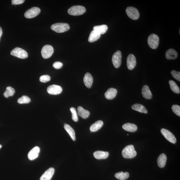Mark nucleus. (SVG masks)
<instances>
[{
    "instance_id": "nucleus-1",
    "label": "nucleus",
    "mask_w": 180,
    "mask_h": 180,
    "mask_svg": "<svg viewBox=\"0 0 180 180\" xmlns=\"http://www.w3.org/2000/svg\"><path fill=\"white\" fill-rule=\"evenodd\" d=\"M122 156L126 158H132L137 155L134 147L132 145L126 147L122 151Z\"/></svg>"
},
{
    "instance_id": "nucleus-2",
    "label": "nucleus",
    "mask_w": 180,
    "mask_h": 180,
    "mask_svg": "<svg viewBox=\"0 0 180 180\" xmlns=\"http://www.w3.org/2000/svg\"><path fill=\"white\" fill-rule=\"evenodd\" d=\"M51 29L57 33H61L68 31L70 29V26L66 23H59L52 25Z\"/></svg>"
},
{
    "instance_id": "nucleus-3",
    "label": "nucleus",
    "mask_w": 180,
    "mask_h": 180,
    "mask_svg": "<svg viewBox=\"0 0 180 180\" xmlns=\"http://www.w3.org/2000/svg\"><path fill=\"white\" fill-rule=\"evenodd\" d=\"M86 8L80 6H74L71 7L68 10L69 15L73 16L82 15L86 12Z\"/></svg>"
},
{
    "instance_id": "nucleus-4",
    "label": "nucleus",
    "mask_w": 180,
    "mask_h": 180,
    "mask_svg": "<svg viewBox=\"0 0 180 180\" xmlns=\"http://www.w3.org/2000/svg\"><path fill=\"white\" fill-rule=\"evenodd\" d=\"M158 36L154 34H151L148 38L147 42L149 47L153 49L157 48L159 43Z\"/></svg>"
},
{
    "instance_id": "nucleus-5",
    "label": "nucleus",
    "mask_w": 180,
    "mask_h": 180,
    "mask_svg": "<svg viewBox=\"0 0 180 180\" xmlns=\"http://www.w3.org/2000/svg\"><path fill=\"white\" fill-rule=\"evenodd\" d=\"M10 54L13 56L21 59H25L28 57V54L26 51L19 47L14 48L11 51Z\"/></svg>"
},
{
    "instance_id": "nucleus-6",
    "label": "nucleus",
    "mask_w": 180,
    "mask_h": 180,
    "mask_svg": "<svg viewBox=\"0 0 180 180\" xmlns=\"http://www.w3.org/2000/svg\"><path fill=\"white\" fill-rule=\"evenodd\" d=\"M126 12L129 17L131 19L136 20L139 17V11L137 8L133 7H128L126 9Z\"/></svg>"
},
{
    "instance_id": "nucleus-7",
    "label": "nucleus",
    "mask_w": 180,
    "mask_h": 180,
    "mask_svg": "<svg viewBox=\"0 0 180 180\" xmlns=\"http://www.w3.org/2000/svg\"><path fill=\"white\" fill-rule=\"evenodd\" d=\"M54 52V48L52 46L47 45L44 46L42 48L41 54L44 59H47L52 56Z\"/></svg>"
},
{
    "instance_id": "nucleus-8",
    "label": "nucleus",
    "mask_w": 180,
    "mask_h": 180,
    "mask_svg": "<svg viewBox=\"0 0 180 180\" xmlns=\"http://www.w3.org/2000/svg\"><path fill=\"white\" fill-rule=\"evenodd\" d=\"M122 54L120 51H117L115 52L112 57V63L114 67L118 68L121 63Z\"/></svg>"
},
{
    "instance_id": "nucleus-9",
    "label": "nucleus",
    "mask_w": 180,
    "mask_h": 180,
    "mask_svg": "<svg viewBox=\"0 0 180 180\" xmlns=\"http://www.w3.org/2000/svg\"><path fill=\"white\" fill-rule=\"evenodd\" d=\"M161 132L166 139L170 142L175 144L176 142V138L174 135L167 129L162 128L161 129Z\"/></svg>"
},
{
    "instance_id": "nucleus-10",
    "label": "nucleus",
    "mask_w": 180,
    "mask_h": 180,
    "mask_svg": "<svg viewBox=\"0 0 180 180\" xmlns=\"http://www.w3.org/2000/svg\"><path fill=\"white\" fill-rule=\"evenodd\" d=\"M40 12V9L35 7L29 9L26 11L24 14V16L27 18H33L37 16Z\"/></svg>"
},
{
    "instance_id": "nucleus-11",
    "label": "nucleus",
    "mask_w": 180,
    "mask_h": 180,
    "mask_svg": "<svg viewBox=\"0 0 180 180\" xmlns=\"http://www.w3.org/2000/svg\"><path fill=\"white\" fill-rule=\"evenodd\" d=\"M63 91L62 87L58 85H52L48 87L47 91L48 93L52 95H57L61 93Z\"/></svg>"
},
{
    "instance_id": "nucleus-12",
    "label": "nucleus",
    "mask_w": 180,
    "mask_h": 180,
    "mask_svg": "<svg viewBox=\"0 0 180 180\" xmlns=\"http://www.w3.org/2000/svg\"><path fill=\"white\" fill-rule=\"evenodd\" d=\"M137 64V61L134 55L129 54L127 59V66L128 70H131L135 68Z\"/></svg>"
},
{
    "instance_id": "nucleus-13",
    "label": "nucleus",
    "mask_w": 180,
    "mask_h": 180,
    "mask_svg": "<svg viewBox=\"0 0 180 180\" xmlns=\"http://www.w3.org/2000/svg\"><path fill=\"white\" fill-rule=\"evenodd\" d=\"M40 152V148L36 147L32 149L28 154V157L29 160H33L37 158Z\"/></svg>"
},
{
    "instance_id": "nucleus-14",
    "label": "nucleus",
    "mask_w": 180,
    "mask_h": 180,
    "mask_svg": "<svg viewBox=\"0 0 180 180\" xmlns=\"http://www.w3.org/2000/svg\"><path fill=\"white\" fill-rule=\"evenodd\" d=\"M54 168H50L42 175L40 180H50L54 174Z\"/></svg>"
},
{
    "instance_id": "nucleus-15",
    "label": "nucleus",
    "mask_w": 180,
    "mask_h": 180,
    "mask_svg": "<svg viewBox=\"0 0 180 180\" xmlns=\"http://www.w3.org/2000/svg\"><path fill=\"white\" fill-rule=\"evenodd\" d=\"M84 84L88 88H91L93 82V78L89 73H87L84 75Z\"/></svg>"
},
{
    "instance_id": "nucleus-16",
    "label": "nucleus",
    "mask_w": 180,
    "mask_h": 180,
    "mask_svg": "<svg viewBox=\"0 0 180 180\" xmlns=\"http://www.w3.org/2000/svg\"><path fill=\"white\" fill-rule=\"evenodd\" d=\"M117 93V90L113 88L108 89L105 93V96L108 100H112L116 96Z\"/></svg>"
},
{
    "instance_id": "nucleus-17",
    "label": "nucleus",
    "mask_w": 180,
    "mask_h": 180,
    "mask_svg": "<svg viewBox=\"0 0 180 180\" xmlns=\"http://www.w3.org/2000/svg\"><path fill=\"white\" fill-rule=\"evenodd\" d=\"M142 96L144 98L149 100L152 98L153 95L149 87L147 85H144L142 87Z\"/></svg>"
},
{
    "instance_id": "nucleus-18",
    "label": "nucleus",
    "mask_w": 180,
    "mask_h": 180,
    "mask_svg": "<svg viewBox=\"0 0 180 180\" xmlns=\"http://www.w3.org/2000/svg\"><path fill=\"white\" fill-rule=\"evenodd\" d=\"M177 56V52L174 49L168 50L166 52L165 57L168 60L176 59Z\"/></svg>"
},
{
    "instance_id": "nucleus-19",
    "label": "nucleus",
    "mask_w": 180,
    "mask_h": 180,
    "mask_svg": "<svg viewBox=\"0 0 180 180\" xmlns=\"http://www.w3.org/2000/svg\"><path fill=\"white\" fill-rule=\"evenodd\" d=\"M109 154L108 152L97 151L94 152L93 156L96 159L100 160L107 158L109 156Z\"/></svg>"
},
{
    "instance_id": "nucleus-20",
    "label": "nucleus",
    "mask_w": 180,
    "mask_h": 180,
    "mask_svg": "<svg viewBox=\"0 0 180 180\" xmlns=\"http://www.w3.org/2000/svg\"><path fill=\"white\" fill-rule=\"evenodd\" d=\"M123 128L124 130L130 132H135L137 130V126L135 124L130 123L123 124Z\"/></svg>"
},
{
    "instance_id": "nucleus-21",
    "label": "nucleus",
    "mask_w": 180,
    "mask_h": 180,
    "mask_svg": "<svg viewBox=\"0 0 180 180\" xmlns=\"http://www.w3.org/2000/svg\"><path fill=\"white\" fill-rule=\"evenodd\" d=\"M108 29V27L107 25H102L94 27L93 30L98 33L101 34H103L107 32Z\"/></svg>"
},
{
    "instance_id": "nucleus-22",
    "label": "nucleus",
    "mask_w": 180,
    "mask_h": 180,
    "mask_svg": "<svg viewBox=\"0 0 180 180\" xmlns=\"http://www.w3.org/2000/svg\"><path fill=\"white\" fill-rule=\"evenodd\" d=\"M77 110L78 115L83 119H86L89 116L90 113L89 111L84 109L80 106L78 107Z\"/></svg>"
},
{
    "instance_id": "nucleus-23",
    "label": "nucleus",
    "mask_w": 180,
    "mask_h": 180,
    "mask_svg": "<svg viewBox=\"0 0 180 180\" xmlns=\"http://www.w3.org/2000/svg\"><path fill=\"white\" fill-rule=\"evenodd\" d=\"M103 124V122L101 121H98L92 124L90 128V130L91 132H94L100 130L102 127Z\"/></svg>"
},
{
    "instance_id": "nucleus-24",
    "label": "nucleus",
    "mask_w": 180,
    "mask_h": 180,
    "mask_svg": "<svg viewBox=\"0 0 180 180\" xmlns=\"http://www.w3.org/2000/svg\"><path fill=\"white\" fill-rule=\"evenodd\" d=\"M167 160V157L164 153H162L159 156L158 158L157 163L159 167L163 168L165 165Z\"/></svg>"
},
{
    "instance_id": "nucleus-25",
    "label": "nucleus",
    "mask_w": 180,
    "mask_h": 180,
    "mask_svg": "<svg viewBox=\"0 0 180 180\" xmlns=\"http://www.w3.org/2000/svg\"><path fill=\"white\" fill-rule=\"evenodd\" d=\"M131 108L133 110L138 112L144 113V114H147V110L146 108L144 106L140 104H135L132 106Z\"/></svg>"
},
{
    "instance_id": "nucleus-26",
    "label": "nucleus",
    "mask_w": 180,
    "mask_h": 180,
    "mask_svg": "<svg viewBox=\"0 0 180 180\" xmlns=\"http://www.w3.org/2000/svg\"><path fill=\"white\" fill-rule=\"evenodd\" d=\"M101 35L100 34L93 30L90 34L88 41L89 42L91 43L95 42L100 38Z\"/></svg>"
},
{
    "instance_id": "nucleus-27",
    "label": "nucleus",
    "mask_w": 180,
    "mask_h": 180,
    "mask_svg": "<svg viewBox=\"0 0 180 180\" xmlns=\"http://www.w3.org/2000/svg\"><path fill=\"white\" fill-rule=\"evenodd\" d=\"M64 128L70 135L73 141H75L76 140L75 132L73 129L68 124H65L64 126Z\"/></svg>"
},
{
    "instance_id": "nucleus-28",
    "label": "nucleus",
    "mask_w": 180,
    "mask_h": 180,
    "mask_svg": "<svg viewBox=\"0 0 180 180\" xmlns=\"http://www.w3.org/2000/svg\"><path fill=\"white\" fill-rule=\"evenodd\" d=\"M115 177L120 180H124L128 178L129 174L128 172H121L116 173L115 175Z\"/></svg>"
},
{
    "instance_id": "nucleus-29",
    "label": "nucleus",
    "mask_w": 180,
    "mask_h": 180,
    "mask_svg": "<svg viewBox=\"0 0 180 180\" xmlns=\"http://www.w3.org/2000/svg\"><path fill=\"white\" fill-rule=\"evenodd\" d=\"M171 89L174 93H180V89L179 87L177 86L176 83L172 80H170L169 82Z\"/></svg>"
},
{
    "instance_id": "nucleus-30",
    "label": "nucleus",
    "mask_w": 180,
    "mask_h": 180,
    "mask_svg": "<svg viewBox=\"0 0 180 180\" xmlns=\"http://www.w3.org/2000/svg\"><path fill=\"white\" fill-rule=\"evenodd\" d=\"M15 91L12 87H6V91L4 92L3 95L6 98H8L9 96H13L15 93Z\"/></svg>"
},
{
    "instance_id": "nucleus-31",
    "label": "nucleus",
    "mask_w": 180,
    "mask_h": 180,
    "mask_svg": "<svg viewBox=\"0 0 180 180\" xmlns=\"http://www.w3.org/2000/svg\"><path fill=\"white\" fill-rule=\"evenodd\" d=\"M31 99L27 96H23L18 99L17 102L20 104L29 103L31 102Z\"/></svg>"
},
{
    "instance_id": "nucleus-32",
    "label": "nucleus",
    "mask_w": 180,
    "mask_h": 180,
    "mask_svg": "<svg viewBox=\"0 0 180 180\" xmlns=\"http://www.w3.org/2000/svg\"><path fill=\"white\" fill-rule=\"evenodd\" d=\"M70 110L72 114L73 120L75 122H77L78 121V117L75 108L74 107H71L70 108Z\"/></svg>"
},
{
    "instance_id": "nucleus-33",
    "label": "nucleus",
    "mask_w": 180,
    "mask_h": 180,
    "mask_svg": "<svg viewBox=\"0 0 180 180\" xmlns=\"http://www.w3.org/2000/svg\"><path fill=\"white\" fill-rule=\"evenodd\" d=\"M172 110L175 114L178 116H180V107L177 105H173L172 107Z\"/></svg>"
},
{
    "instance_id": "nucleus-34",
    "label": "nucleus",
    "mask_w": 180,
    "mask_h": 180,
    "mask_svg": "<svg viewBox=\"0 0 180 180\" xmlns=\"http://www.w3.org/2000/svg\"><path fill=\"white\" fill-rule=\"evenodd\" d=\"M171 74L172 75V77H174L175 79L179 81H180V72H177V71L173 70L171 72Z\"/></svg>"
},
{
    "instance_id": "nucleus-35",
    "label": "nucleus",
    "mask_w": 180,
    "mask_h": 180,
    "mask_svg": "<svg viewBox=\"0 0 180 180\" xmlns=\"http://www.w3.org/2000/svg\"><path fill=\"white\" fill-rule=\"evenodd\" d=\"M40 80L41 82H47L50 80V77L49 75H42L40 77Z\"/></svg>"
},
{
    "instance_id": "nucleus-36",
    "label": "nucleus",
    "mask_w": 180,
    "mask_h": 180,
    "mask_svg": "<svg viewBox=\"0 0 180 180\" xmlns=\"http://www.w3.org/2000/svg\"><path fill=\"white\" fill-rule=\"evenodd\" d=\"M63 66V63L59 61L55 62L53 64V67L56 69L61 68Z\"/></svg>"
},
{
    "instance_id": "nucleus-37",
    "label": "nucleus",
    "mask_w": 180,
    "mask_h": 180,
    "mask_svg": "<svg viewBox=\"0 0 180 180\" xmlns=\"http://www.w3.org/2000/svg\"><path fill=\"white\" fill-rule=\"evenodd\" d=\"M24 1V0H12L11 2L13 5H18L23 3Z\"/></svg>"
},
{
    "instance_id": "nucleus-38",
    "label": "nucleus",
    "mask_w": 180,
    "mask_h": 180,
    "mask_svg": "<svg viewBox=\"0 0 180 180\" xmlns=\"http://www.w3.org/2000/svg\"><path fill=\"white\" fill-rule=\"evenodd\" d=\"M2 34H3V31H2L1 28V27H0V40H1V38Z\"/></svg>"
},
{
    "instance_id": "nucleus-39",
    "label": "nucleus",
    "mask_w": 180,
    "mask_h": 180,
    "mask_svg": "<svg viewBox=\"0 0 180 180\" xmlns=\"http://www.w3.org/2000/svg\"><path fill=\"white\" fill-rule=\"evenodd\" d=\"M1 147H2V145L0 144V149L1 148Z\"/></svg>"
}]
</instances>
